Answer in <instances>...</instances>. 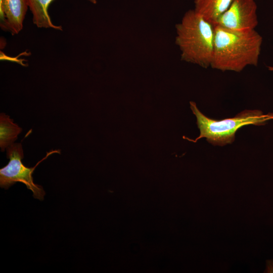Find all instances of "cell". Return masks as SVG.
<instances>
[{
	"label": "cell",
	"mask_w": 273,
	"mask_h": 273,
	"mask_svg": "<svg viewBox=\"0 0 273 273\" xmlns=\"http://www.w3.org/2000/svg\"><path fill=\"white\" fill-rule=\"evenodd\" d=\"M190 104L197 118L200 134L195 140L184 138L193 142L205 138L213 145L224 146L234 142L237 130L241 127L250 124L264 125L267 120L273 119V113L266 115L261 111L255 110H245L233 118L216 120L209 118L202 113L195 102H190Z\"/></svg>",
	"instance_id": "3"
},
{
	"label": "cell",
	"mask_w": 273,
	"mask_h": 273,
	"mask_svg": "<svg viewBox=\"0 0 273 273\" xmlns=\"http://www.w3.org/2000/svg\"><path fill=\"white\" fill-rule=\"evenodd\" d=\"M233 0H195L194 10L214 25L229 9Z\"/></svg>",
	"instance_id": "7"
},
{
	"label": "cell",
	"mask_w": 273,
	"mask_h": 273,
	"mask_svg": "<svg viewBox=\"0 0 273 273\" xmlns=\"http://www.w3.org/2000/svg\"><path fill=\"white\" fill-rule=\"evenodd\" d=\"M257 9L254 0H233L214 25L236 30L255 29L258 24Z\"/></svg>",
	"instance_id": "5"
},
{
	"label": "cell",
	"mask_w": 273,
	"mask_h": 273,
	"mask_svg": "<svg viewBox=\"0 0 273 273\" xmlns=\"http://www.w3.org/2000/svg\"><path fill=\"white\" fill-rule=\"evenodd\" d=\"M7 20V31L17 34L23 28V21L29 7L28 0H3Z\"/></svg>",
	"instance_id": "6"
},
{
	"label": "cell",
	"mask_w": 273,
	"mask_h": 273,
	"mask_svg": "<svg viewBox=\"0 0 273 273\" xmlns=\"http://www.w3.org/2000/svg\"><path fill=\"white\" fill-rule=\"evenodd\" d=\"M214 26V51L210 67L239 72L258 63L262 37L255 29L236 30Z\"/></svg>",
	"instance_id": "1"
},
{
	"label": "cell",
	"mask_w": 273,
	"mask_h": 273,
	"mask_svg": "<svg viewBox=\"0 0 273 273\" xmlns=\"http://www.w3.org/2000/svg\"><path fill=\"white\" fill-rule=\"evenodd\" d=\"M22 128L19 126L9 116L4 113L0 114V147L4 152L13 144Z\"/></svg>",
	"instance_id": "9"
},
{
	"label": "cell",
	"mask_w": 273,
	"mask_h": 273,
	"mask_svg": "<svg viewBox=\"0 0 273 273\" xmlns=\"http://www.w3.org/2000/svg\"><path fill=\"white\" fill-rule=\"evenodd\" d=\"M267 272H273V261L271 260L267 261Z\"/></svg>",
	"instance_id": "10"
},
{
	"label": "cell",
	"mask_w": 273,
	"mask_h": 273,
	"mask_svg": "<svg viewBox=\"0 0 273 273\" xmlns=\"http://www.w3.org/2000/svg\"><path fill=\"white\" fill-rule=\"evenodd\" d=\"M54 0H28V5L33 15V22L39 28H51L62 30L61 26L53 24L48 13V7ZM96 4V0H87Z\"/></svg>",
	"instance_id": "8"
},
{
	"label": "cell",
	"mask_w": 273,
	"mask_h": 273,
	"mask_svg": "<svg viewBox=\"0 0 273 273\" xmlns=\"http://www.w3.org/2000/svg\"><path fill=\"white\" fill-rule=\"evenodd\" d=\"M6 150L7 157L9 159V161L6 166L0 169L1 187L8 189L17 182H20L25 185L27 188L32 192L34 198L43 200L46 193L42 186L34 183L33 172L40 163L53 154L60 153V150H51L47 152L46 156L34 167H28L21 161L24 157L21 143H14Z\"/></svg>",
	"instance_id": "4"
},
{
	"label": "cell",
	"mask_w": 273,
	"mask_h": 273,
	"mask_svg": "<svg viewBox=\"0 0 273 273\" xmlns=\"http://www.w3.org/2000/svg\"><path fill=\"white\" fill-rule=\"evenodd\" d=\"M175 43L182 61L207 68L212 60L214 26L194 10H188L175 25Z\"/></svg>",
	"instance_id": "2"
}]
</instances>
